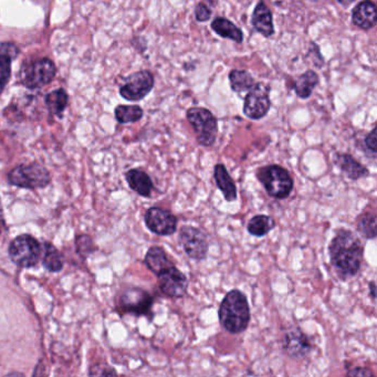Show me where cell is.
<instances>
[{
	"mask_svg": "<svg viewBox=\"0 0 377 377\" xmlns=\"http://www.w3.org/2000/svg\"><path fill=\"white\" fill-rule=\"evenodd\" d=\"M328 256L338 278L347 280L361 270L364 245L351 230L340 229L328 245Z\"/></svg>",
	"mask_w": 377,
	"mask_h": 377,
	"instance_id": "6da1fadb",
	"label": "cell"
},
{
	"mask_svg": "<svg viewBox=\"0 0 377 377\" xmlns=\"http://www.w3.org/2000/svg\"><path fill=\"white\" fill-rule=\"evenodd\" d=\"M218 315L220 324L228 333L245 332L250 323V307L245 293L238 289L228 292L220 303Z\"/></svg>",
	"mask_w": 377,
	"mask_h": 377,
	"instance_id": "7a4b0ae2",
	"label": "cell"
},
{
	"mask_svg": "<svg viewBox=\"0 0 377 377\" xmlns=\"http://www.w3.org/2000/svg\"><path fill=\"white\" fill-rule=\"evenodd\" d=\"M256 176L269 196L276 199H286L291 194L293 179L287 168L272 164L258 168Z\"/></svg>",
	"mask_w": 377,
	"mask_h": 377,
	"instance_id": "3957f363",
	"label": "cell"
},
{
	"mask_svg": "<svg viewBox=\"0 0 377 377\" xmlns=\"http://www.w3.org/2000/svg\"><path fill=\"white\" fill-rule=\"evenodd\" d=\"M187 121L194 129L197 143L210 148L216 143L218 122L212 111L205 108H191L186 112Z\"/></svg>",
	"mask_w": 377,
	"mask_h": 377,
	"instance_id": "277c9868",
	"label": "cell"
},
{
	"mask_svg": "<svg viewBox=\"0 0 377 377\" xmlns=\"http://www.w3.org/2000/svg\"><path fill=\"white\" fill-rule=\"evenodd\" d=\"M57 68L49 58H38L21 67L20 82L26 88L34 90L47 86L56 77Z\"/></svg>",
	"mask_w": 377,
	"mask_h": 377,
	"instance_id": "5b68a950",
	"label": "cell"
},
{
	"mask_svg": "<svg viewBox=\"0 0 377 377\" xmlns=\"http://www.w3.org/2000/svg\"><path fill=\"white\" fill-rule=\"evenodd\" d=\"M9 258L19 268H32L41 259L42 245L30 235L15 238L9 245Z\"/></svg>",
	"mask_w": 377,
	"mask_h": 377,
	"instance_id": "8992f818",
	"label": "cell"
},
{
	"mask_svg": "<svg viewBox=\"0 0 377 377\" xmlns=\"http://www.w3.org/2000/svg\"><path fill=\"white\" fill-rule=\"evenodd\" d=\"M9 184L26 189H39L49 185L51 175L47 168L38 163L18 165L9 172Z\"/></svg>",
	"mask_w": 377,
	"mask_h": 377,
	"instance_id": "52a82bcc",
	"label": "cell"
},
{
	"mask_svg": "<svg viewBox=\"0 0 377 377\" xmlns=\"http://www.w3.org/2000/svg\"><path fill=\"white\" fill-rule=\"evenodd\" d=\"M154 297L150 292L141 288H129L122 292L119 307L122 313H129L136 317H150L153 319Z\"/></svg>",
	"mask_w": 377,
	"mask_h": 377,
	"instance_id": "ba28073f",
	"label": "cell"
},
{
	"mask_svg": "<svg viewBox=\"0 0 377 377\" xmlns=\"http://www.w3.org/2000/svg\"><path fill=\"white\" fill-rule=\"evenodd\" d=\"M270 86L268 83L258 82L253 84L245 96L243 112L250 120L264 119L271 108L270 100Z\"/></svg>",
	"mask_w": 377,
	"mask_h": 377,
	"instance_id": "9c48e42d",
	"label": "cell"
},
{
	"mask_svg": "<svg viewBox=\"0 0 377 377\" xmlns=\"http://www.w3.org/2000/svg\"><path fill=\"white\" fill-rule=\"evenodd\" d=\"M154 84L155 80L151 71H139L125 79L124 84L120 88V94L127 101H141L151 94Z\"/></svg>",
	"mask_w": 377,
	"mask_h": 377,
	"instance_id": "30bf717a",
	"label": "cell"
},
{
	"mask_svg": "<svg viewBox=\"0 0 377 377\" xmlns=\"http://www.w3.org/2000/svg\"><path fill=\"white\" fill-rule=\"evenodd\" d=\"M179 241L189 258L197 261L206 259L210 243L202 230L193 226H184L179 230Z\"/></svg>",
	"mask_w": 377,
	"mask_h": 377,
	"instance_id": "8fae6325",
	"label": "cell"
},
{
	"mask_svg": "<svg viewBox=\"0 0 377 377\" xmlns=\"http://www.w3.org/2000/svg\"><path fill=\"white\" fill-rule=\"evenodd\" d=\"M146 227L158 236H172L177 231L179 219L171 210L162 207H151L144 216Z\"/></svg>",
	"mask_w": 377,
	"mask_h": 377,
	"instance_id": "7c38bea8",
	"label": "cell"
},
{
	"mask_svg": "<svg viewBox=\"0 0 377 377\" xmlns=\"http://www.w3.org/2000/svg\"><path fill=\"white\" fill-rule=\"evenodd\" d=\"M158 278L160 291L166 297L181 299L186 295L189 286L188 279L186 274H183L175 264L158 274Z\"/></svg>",
	"mask_w": 377,
	"mask_h": 377,
	"instance_id": "4fadbf2b",
	"label": "cell"
},
{
	"mask_svg": "<svg viewBox=\"0 0 377 377\" xmlns=\"http://www.w3.org/2000/svg\"><path fill=\"white\" fill-rule=\"evenodd\" d=\"M282 346L288 357L295 359H303L312 349L310 340L300 326H292L288 330Z\"/></svg>",
	"mask_w": 377,
	"mask_h": 377,
	"instance_id": "5bb4252c",
	"label": "cell"
},
{
	"mask_svg": "<svg viewBox=\"0 0 377 377\" xmlns=\"http://www.w3.org/2000/svg\"><path fill=\"white\" fill-rule=\"evenodd\" d=\"M333 162L340 168V171L351 181H359L369 175V170L347 153H336Z\"/></svg>",
	"mask_w": 377,
	"mask_h": 377,
	"instance_id": "9a60e30c",
	"label": "cell"
},
{
	"mask_svg": "<svg viewBox=\"0 0 377 377\" xmlns=\"http://www.w3.org/2000/svg\"><path fill=\"white\" fill-rule=\"evenodd\" d=\"M251 25H253V29L264 38H271L274 36V17H272L271 11L264 4V0H259V3L255 7Z\"/></svg>",
	"mask_w": 377,
	"mask_h": 377,
	"instance_id": "2e32d148",
	"label": "cell"
},
{
	"mask_svg": "<svg viewBox=\"0 0 377 377\" xmlns=\"http://www.w3.org/2000/svg\"><path fill=\"white\" fill-rule=\"evenodd\" d=\"M352 23L357 28L369 30L377 23L376 5L371 0H363L352 11Z\"/></svg>",
	"mask_w": 377,
	"mask_h": 377,
	"instance_id": "e0dca14e",
	"label": "cell"
},
{
	"mask_svg": "<svg viewBox=\"0 0 377 377\" xmlns=\"http://www.w3.org/2000/svg\"><path fill=\"white\" fill-rule=\"evenodd\" d=\"M18 48L13 44H0V94L7 86L11 75V63L18 56Z\"/></svg>",
	"mask_w": 377,
	"mask_h": 377,
	"instance_id": "ac0fdd59",
	"label": "cell"
},
{
	"mask_svg": "<svg viewBox=\"0 0 377 377\" xmlns=\"http://www.w3.org/2000/svg\"><path fill=\"white\" fill-rule=\"evenodd\" d=\"M214 177L216 185L224 195V198L228 203H233L237 200L238 191L233 177L230 176L229 172L224 164H216L214 168Z\"/></svg>",
	"mask_w": 377,
	"mask_h": 377,
	"instance_id": "d6986e66",
	"label": "cell"
},
{
	"mask_svg": "<svg viewBox=\"0 0 377 377\" xmlns=\"http://www.w3.org/2000/svg\"><path fill=\"white\" fill-rule=\"evenodd\" d=\"M125 179L129 186L137 195L142 197H151L152 195V191H154V184L146 172L139 168H133L125 173Z\"/></svg>",
	"mask_w": 377,
	"mask_h": 377,
	"instance_id": "ffe728a7",
	"label": "cell"
},
{
	"mask_svg": "<svg viewBox=\"0 0 377 377\" xmlns=\"http://www.w3.org/2000/svg\"><path fill=\"white\" fill-rule=\"evenodd\" d=\"M144 264L153 274L158 276V274L164 271L165 269L174 266L175 262H173L170 259L167 253L164 250V248H162L160 245H153L145 255Z\"/></svg>",
	"mask_w": 377,
	"mask_h": 377,
	"instance_id": "44dd1931",
	"label": "cell"
},
{
	"mask_svg": "<svg viewBox=\"0 0 377 377\" xmlns=\"http://www.w3.org/2000/svg\"><path fill=\"white\" fill-rule=\"evenodd\" d=\"M212 32L222 37L224 39H229L237 44H243V32L239 27L236 26L233 21L225 17H216L212 21Z\"/></svg>",
	"mask_w": 377,
	"mask_h": 377,
	"instance_id": "7402d4cb",
	"label": "cell"
},
{
	"mask_svg": "<svg viewBox=\"0 0 377 377\" xmlns=\"http://www.w3.org/2000/svg\"><path fill=\"white\" fill-rule=\"evenodd\" d=\"M318 73L313 70L305 71L302 75L298 77L295 83V94L302 100H307L312 96L313 91L319 84Z\"/></svg>",
	"mask_w": 377,
	"mask_h": 377,
	"instance_id": "603a6c76",
	"label": "cell"
},
{
	"mask_svg": "<svg viewBox=\"0 0 377 377\" xmlns=\"http://www.w3.org/2000/svg\"><path fill=\"white\" fill-rule=\"evenodd\" d=\"M276 228V220L269 215H256L249 220L247 230L255 237H264Z\"/></svg>",
	"mask_w": 377,
	"mask_h": 377,
	"instance_id": "cb8c5ba5",
	"label": "cell"
},
{
	"mask_svg": "<svg viewBox=\"0 0 377 377\" xmlns=\"http://www.w3.org/2000/svg\"><path fill=\"white\" fill-rule=\"evenodd\" d=\"M42 264L50 272H60L63 269V258L60 251L50 243L42 245Z\"/></svg>",
	"mask_w": 377,
	"mask_h": 377,
	"instance_id": "d4e9b609",
	"label": "cell"
},
{
	"mask_svg": "<svg viewBox=\"0 0 377 377\" xmlns=\"http://www.w3.org/2000/svg\"><path fill=\"white\" fill-rule=\"evenodd\" d=\"M229 82L230 88L236 94H243V92H248L253 84H255V79L253 75L245 70H235L230 71L229 73Z\"/></svg>",
	"mask_w": 377,
	"mask_h": 377,
	"instance_id": "484cf974",
	"label": "cell"
},
{
	"mask_svg": "<svg viewBox=\"0 0 377 377\" xmlns=\"http://www.w3.org/2000/svg\"><path fill=\"white\" fill-rule=\"evenodd\" d=\"M357 233L365 239H375L376 238V215L375 212H363L359 215L357 220Z\"/></svg>",
	"mask_w": 377,
	"mask_h": 377,
	"instance_id": "4316f807",
	"label": "cell"
},
{
	"mask_svg": "<svg viewBox=\"0 0 377 377\" xmlns=\"http://www.w3.org/2000/svg\"><path fill=\"white\" fill-rule=\"evenodd\" d=\"M69 101V96L67 92L63 89L50 92L44 98V102L47 106L48 110L51 112L53 115H60L65 111Z\"/></svg>",
	"mask_w": 377,
	"mask_h": 377,
	"instance_id": "83f0119b",
	"label": "cell"
},
{
	"mask_svg": "<svg viewBox=\"0 0 377 377\" xmlns=\"http://www.w3.org/2000/svg\"><path fill=\"white\" fill-rule=\"evenodd\" d=\"M115 119L121 124H129L140 121L144 115V111L139 106H119L115 111Z\"/></svg>",
	"mask_w": 377,
	"mask_h": 377,
	"instance_id": "f1b7e54d",
	"label": "cell"
},
{
	"mask_svg": "<svg viewBox=\"0 0 377 377\" xmlns=\"http://www.w3.org/2000/svg\"><path fill=\"white\" fill-rule=\"evenodd\" d=\"M75 247H77V251L82 258H87V257L90 256L96 249L92 238L88 235H79L75 239Z\"/></svg>",
	"mask_w": 377,
	"mask_h": 377,
	"instance_id": "f546056e",
	"label": "cell"
},
{
	"mask_svg": "<svg viewBox=\"0 0 377 377\" xmlns=\"http://www.w3.org/2000/svg\"><path fill=\"white\" fill-rule=\"evenodd\" d=\"M364 148L369 158H376V129H373L364 139Z\"/></svg>",
	"mask_w": 377,
	"mask_h": 377,
	"instance_id": "4dcf8cb0",
	"label": "cell"
},
{
	"mask_svg": "<svg viewBox=\"0 0 377 377\" xmlns=\"http://www.w3.org/2000/svg\"><path fill=\"white\" fill-rule=\"evenodd\" d=\"M195 17H196V20L199 21V23H206L212 17V11L205 4H198L196 6V8H195Z\"/></svg>",
	"mask_w": 377,
	"mask_h": 377,
	"instance_id": "1f68e13d",
	"label": "cell"
},
{
	"mask_svg": "<svg viewBox=\"0 0 377 377\" xmlns=\"http://www.w3.org/2000/svg\"><path fill=\"white\" fill-rule=\"evenodd\" d=\"M89 374L94 375V376H98H98H108V375H117V373L112 367L98 364L91 367Z\"/></svg>",
	"mask_w": 377,
	"mask_h": 377,
	"instance_id": "d6a6232c",
	"label": "cell"
},
{
	"mask_svg": "<svg viewBox=\"0 0 377 377\" xmlns=\"http://www.w3.org/2000/svg\"><path fill=\"white\" fill-rule=\"evenodd\" d=\"M347 376H369L374 377L375 373L373 372L372 369H367V367H354V369H349L347 373H346Z\"/></svg>",
	"mask_w": 377,
	"mask_h": 377,
	"instance_id": "836d02e7",
	"label": "cell"
},
{
	"mask_svg": "<svg viewBox=\"0 0 377 377\" xmlns=\"http://www.w3.org/2000/svg\"><path fill=\"white\" fill-rule=\"evenodd\" d=\"M369 295H371V298H372L373 301H375V299H376V283H375L374 280L369 282Z\"/></svg>",
	"mask_w": 377,
	"mask_h": 377,
	"instance_id": "e575fe53",
	"label": "cell"
},
{
	"mask_svg": "<svg viewBox=\"0 0 377 377\" xmlns=\"http://www.w3.org/2000/svg\"><path fill=\"white\" fill-rule=\"evenodd\" d=\"M338 1L341 4V5L350 6L352 5V4L355 3V1H357V0H338Z\"/></svg>",
	"mask_w": 377,
	"mask_h": 377,
	"instance_id": "d590c367",
	"label": "cell"
},
{
	"mask_svg": "<svg viewBox=\"0 0 377 377\" xmlns=\"http://www.w3.org/2000/svg\"><path fill=\"white\" fill-rule=\"evenodd\" d=\"M3 222V205H1V200H0V222Z\"/></svg>",
	"mask_w": 377,
	"mask_h": 377,
	"instance_id": "8d00e7d4",
	"label": "cell"
}]
</instances>
